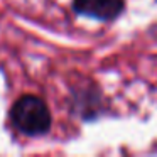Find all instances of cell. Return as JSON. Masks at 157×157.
I'll return each instance as SVG.
<instances>
[{
  "label": "cell",
  "mask_w": 157,
  "mask_h": 157,
  "mask_svg": "<svg viewBox=\"0 0 157 157\" xmlns=\"http://www.w3.org/2000/svg\"><path fill=\"white\" fill-rule=\"evenodd\" d=\"M73 96H75L73 98L75 112L86 122L100 118L108 110V103L105 101L101 90L93 83L83 86V88L73 90Z\"/></svg>",
  "instance_id": "obj_2"
},
{
  "label": "cell",
  "mask_w": 157,
  "mask_h": 157,
  "mask_svg": "<svg viewBox=\"0 0 157 157\" xmlns=\"http://www.w3.org/2000/svg\"><path fill=\"white\" fill-rule=\"evenodd\" d=\"M10 120L15 128L25 135H42L49 132L52 117L44 100L34 95H24L12 105Z\"/></svg>",
  "instance_id": "obj_1"
},
{
  "label": "cell",
  "mask_w": 157,
  "mask_h": 157,
  "mask_svg": "<svg viewBox=\"0 0 157 157\" xmlns=\"http://www.w3.org/2000/svg\"><path fill=\"white\" fill-rule=\"evenodd\" d=\"M125 0H73V10L98 22H113L125 12Z\"/></svg>",
  "instance_id": "obj_3"
}]
</instances>
